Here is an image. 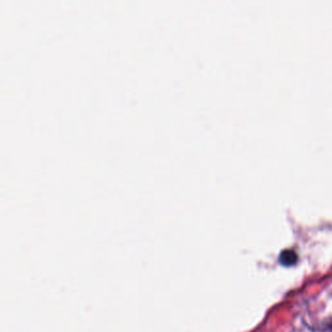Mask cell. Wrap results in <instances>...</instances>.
Segmentation results:
<instances>
[{
	"instance_id": "obj_1",
	"label": "cell",
	"mask_w": 332,
	"mask_h": 332,
	"mask_svg": "<svg viewBox=\"0 0 332 332\" xmlns=\"http://www.w3.org/2000/svg\"><path fill=\"white\" fill-rule=\"evenodd\" d=\"M279 261L282 265L286 266V267H290L295 265L298 261V255L296 252L292 249H285L281 252L280 256H279Z\"/></svg>"
}]
</instances>
